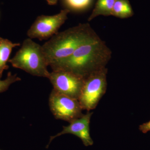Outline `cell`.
<instances>
[{"mask_svg":"<svg viewBox=\"0 0 150 150\" xmlns=\"http://www.w3.org/2000/svg\"><path fill=\"white\" fill-rule=\"evenodd\" d=\"M50 110L57 119L70 123L83 115L78 99L58 92L53 89L50 95Z\"/></svg>","mask_w":150,"mask_h":150,"instance_id":"5b68a950","label":"cell"},{"mask_svg":"<svg viewBox=\"0 0 150 150\" xmlns=\"http://www.w3.org/2000/svg\"><path fill=\"white\" fill-rule=\"evenodd\" d=\"M107 68L93 73L84 79L79 100L83 110L90 111L97 106L106 92Z\"/></svg>","mask_w":150,"mask_h":150,"instance_id":"277c9868","label":"cell"},{"mask_svg":"<svg viewBox=\"0 0 150 150\" xmlns=\"http://www.w3.org/2000/svg\"><path fill=\"white\" fill-rule=\"evenodd\" d=\"M134 12L129 0H115L112 16L121 19L131 17Z\"/></svg>","mask_w":150,"mask_h":150,"instance_id":"8fae6325","label":"cell"},{"mask_svg":"<svg viewBox=\"0 0 150 150\" xmlns=\"http://www.w3.org/2000/svg\"><path fill=\"white\" fill-rule=\"evenodd\" d=\"M139 129L144 134L150 131V121L140 125Z\"/></svg>","mask_w":150,"mask_h":150,"instance_id":"5bb4252c","label":"cell"},{"mask_svg":"<svg viewBox=\"0 0 150 150\" xmlns=\"http://www.w3.org/2000/svg\"><path fill=\"white\" fill-rule=\"evenodd\" d=\"M0 150H1L0 149Z\"/></svg>","mask_w":150,"mask_h":150,"instance_id":"2e32d148","label":"cell"},{"mask_svg":"<svg viewBox=\"0 0 150 150\" xmlns=\"http://www.w3.org/2000/svg\"><path fill=\"white\" fill-rule=\"evenodd\" d=\"M21 80V79L18 77L16 74L13 75L11 72H9L5 79H0V93L6 91L11 85Z\"/></svg>","mask_w":150,"mask_h":150,"instance_id":"4fadbf2b","label":"cell"},{"mask_svg":"<svg viewBox=\"0 0 150 150\" xmlns=\"http://www.w3.org/2000/svg\"><path fill=\"white\" fill-rule=\"evenodd\" d=\"M98 37L88 23H80L58 32L42 46L48 66L69 57L82 44Z\"/></svg>","mask_w":150,"mask_h":150,"instance_id":"7a4b0ae2","label":"cell"},{"mask_svg":"<svg viewBox=\"0 0 150 150\" xmlns=\"http://www.w3.org/2000/svg\"><path fill=\"white\" fill-rule=\"evenodd\" d=\"M111 55L110 48L98 37L82 44L71 56L51 67L53 71L65 70L85 79L106 68Z\"/></svg>","mask_w":150,"mask_h":150,"instance_id":"6da1fadb","label":"cell"},{"mask_svg":"<svg viewBox=\"0 0 150 150\" xmlns=\"http://www.w3.org/2000/svg\"><path fill=\"white\" fill-rule=\"evenodd\" d=\"M70 12L69 9H65L55 15L38 16L28 30V36L31 39L37 38L40 40L51 38L59 32Z\"/></svg>","mask_w":150,"mask_h":150,"instance_id":"8992f818","label":"cell"},{"mask_svg":"<svg viewBox=\"0 0 150 150\" xmlns=\"http://www.w3.org/2000/svg\"><path fill=\"white\" fill-rule=\"evenodd\" d=\"M21 46L20 43H13L11 40L0 37V79L5 70L8 69L7 63L13 48Z\"/></svg>","mask_w":150,"mask_h":150,"instance_id":"9c48e42d","label":"cell"},{"mask_svg":"<svg viewBox=\"0 0 150 150\" xmlns=\"http://www.w3.org/2000/svg\"><path fill=\"white\" fill-rule=\"evenodd\" d=\"M49 5L53 6L56 4L58 0H46Z\"/></svg>","mask_w":150,"mask_h":150,"instance_id":"9a60e30c","label":"cell"},{"mask_svg":"<svg viewBox=\"0 0 150 150\" xmlns=\"http://www.w3.org/2000/svg\"><path fill=\"white\" fill-rule=\"evenodd\" d=\"M56 91L79 99L84 81L80 76L65 70L52 71L48 78Z\"/></svg>","mask_w":150,"mask_h":150,"instance_id":"52a82bcc","label":"cell"},{"mask_svg":"<svg viewBox=\"0 0 150 150\" xmlns=\"http://www.w3.org/2000/svg\"><path fill=\"white\" fill-rule=\"evenodd\" d=\"M13 67L33 76L48 78V65L42 46L30 38L25 39L15 56L8 61Z\"/></svg>","mask_w":150,"mask_h":150,"instance_id":"3957f363","label":"cell"},{"mask_svg":"<svg viewBox=\"0 0 150 150\" xmlns=\"http://www.w3.org/2000/svg\"><path fill=\"white\" fill-rule=\"evenodd\" d=\"M115 0H97L92 12L88 18V21L99 16H112V8Z\"/></svg>","mask_w":150,"mask_h":150,"instance_id":"30bf717a","label":"cell"},{"mask_svg":"<svg viewBox=\"0 0 150 150\" xmlns=\"http://www.w3.org/2000/svg\"><path fill=\"white\" fill-rule=\"evenodd\" d=\"M92 0H64L65 4L70 8L81 10L86 8L91 4Z\"/></svg>","mask_w":150,"mask_h":150,"instance_id":"7c38bea8","label":"cell"},{"mask_svg":"<svg viewBox=\"0 0 150 150\" xmlns=\"http://www.w3.org/2000/svg\"><path fill=\"white\" fill-rule=\"evenodd\" d=\"M93 112L88 111L80 118L70 122L69 125L63 126V130L50 138L49 144L55 138L66 134H71L76 136L81 140L83 145L89 146L93 145V141L90 133V124L91 118Z\"/></svg>","mask_w":150,"mask_h":150,"instance_id":"ba28073f","label":"cell"}]
</instances>
